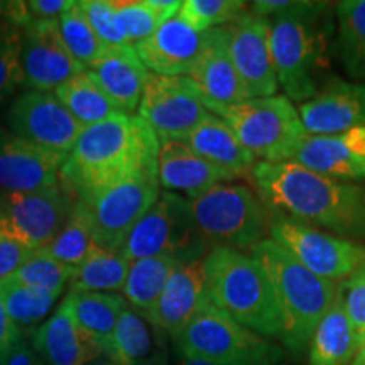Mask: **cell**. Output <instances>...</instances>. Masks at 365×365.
I'll list each match as a JSON object with an SVG mask.
<instances>
[{"instance_id":"obj_1","label":"cell","mask_w":365,"mask_h":365,"mask_svg":"<svg viewBox=\"0 0 365 365\" xmlns=\"http://www.w3.org/2000/svg\"><path fill=\"white\" fill-rule=\"evenodd\" d=\"M158 135L143 118L118 113L81 130L59 171V182L88 203L118 182L158 173Z\"/></svg>"},{"instance_id":"obj_2","label":"cell","mask_w":365,"mask_h":365,"mask_svg":"<svg viewBox=\"0 0 365 365\" xmlns=\"http://www.w3.org/2000/svg\"><path fill=\"white\" fill-rule=\"evenodd\" d=\"M254 185L262 198L303 223L340 237L365 239V190L344 180L309 171L296 163H255Z\"/></svg>"},{"instance_id":"obj_3","label":"cell","mask_w":365,"mask_h":365,"mask_svg":"<svg viewBox=\"0 0 365 365\" xmlns=\"http://www.w3.org/2000/svg\"><path fill=\"white\" fill-rule=\"evenodd\" d=\"M208 298L264 339H284V319L267 272L252 255L213 247L205 257Z\"/></svg>"},{"instance_id":"obj_4","label":"cell","mask_w":365,"mask_h":365,"mask_svg":"<svg viewBox=\"0 0 365 365\" xmlns=\"http://www.w3.org/2000/svg\"><path fill=\"white\" fill-rule=\"evenodd\" d=\"M250 255L264 267L284 319V344L293 354H303L314 330L336 298L335 282L323 279L271 239L250 247Z\"/></svg>"},{"instance_id":"obj_5","label":"cell","mask_w":365,"mask_h":365,"mask_svg":"<svg viewBox=\"0 0 365 365\" xmlns=\"http://www.w3.org/2000/svg\"><path fill=\"white\" fill-rule=\"evenodd\" d=\"M327 4L291 2L271 21V53L287 98L308 102L318 93L317 70L325 53Z\"/></svg>"},{"instance_id":"obj_6","label":"cell","mask_w":365,"mask_h":365,"mask_svg":"<svg viewBox=\"0 0 365 365\" xmlns=\"http://www.w3.org/2000/svg\"><path fill=\"white\" fill-rule=\"evenodd\" d=\"M180 357L220 365H276L281 350L235 322L212 301L190 319L175 339Z\"/></svg>"},{"instance_id":"obj_7","label":"cell","mask_w":365,"mask_h":365,"mask_svg":"<svg viewBox=\"0 0 365 365\" xmlns=\"http://www.w3.org/2000/svg\"><path fill=\"white\" fill-rule=\"evenodd\" d=\"M220 117L261 163L291 161L308 135L298 108L284 95L249 98L227 108Z\"/></svg>"},{"instance_id":"obj_8","label":"cell","mask_w":365,"mask_h":365,"mask_svg":"<svg viewBox=\"0 0 365 365\" xmlns=\"http://www.w3.org/2000/svg\"><path fill=\"white\" fill-rule=\"evenodd\" d=\"M190 207L196 228L212 249H250L264 240L267 213L247 186L220 182L190 200Z\"/></svg>"},{"instance_id":"obj_9","label":"cell","mask_w":365,"mask_h":365,"mask_svg":"<svg viewBox=\"0 0 365 365\" xmlns=\"http://www.w3.org/2000/svg\"><path fill=\"white\" fill-rule=\"evenodd\" d=\"M212 250L195 225L190 200L163 191L127 237L122 254L130 262L170 255L181 264L200 261Z\"/></svg>"},{"instance_id":"obj_10","label":"cell","mask_w":365,"mask_h":365,"mask_svg":"<svg viewBox=\"0 0 365 365\" xmlns=\"http://www.w3.org/2000/svg\"><path fill=\"white\" fill-rule=\"evenodd\" d=\"M76 202L61 182L36 191H2L0 234L31 250L43 249L65 225Z\"/></svg>"},{"instance_id":"obj_11","label":"cell","mask_w":365,"mask_h":365,"mask_svg":"<svg viewBox=\"0 0 365 365\" xmlns=\"http://www.w3.org/2000/svg\"><path fill=\"white\" fill-rule=\"evenodd\" d=\"M271 240L289 252L308 271L331 282L350 277L365 264V247L328 235L308 223L279 217L271 223Z\"/></svg>"},{"instance_id":"obj_12","label":"cell","mask_w":365,"mask_h":365,"mask_svg":"<svg viewBox=\"0 0 365 365\" xmlns=\"http://www.w3.org/2000/svg\"><path fill=\"white\" fill-rule=\"evenodd\" d=\"M159 195L161 185L158 173H145L118 182L90 200L86 205L91 212L97 247L122 250L127 237L156 203Z\"/></svg>"},{"instance_id":"obj_13","label":"cell","mask_w":365,"mask_h":365,"mask_svg":"<svg viewBox=\"0 0 365 365\" xmlns=\"http://www.w3.org/2000/svg\"><path fill=\"white\" fill-rule=\"evenodd\" d=\"M139 117L158 139L185 140L210 115L190 76L150 73L140 98Z\"/></svg>"},{"instance_id":"obj_14","label":"cell","mask_w":365,"mask_h":365,"mask_svg":"<svg viewBox=\"0 0 365 365\" xmlns=\"http://www.w3.org/2000/svg\"><path fill=\"white\" fill-rule=\"evenodd\" d=\"M6 120L9 130L19 139L61 154L71 153L85 129L56 95L48 91L29 90L14 98Z\"/></svg>"},{"instance_id":"obj_15","label":"cell","mask_w":365,"mask_h":365,"mask_svg":"<svg viewBox=\"0 0 365 365\" xmlns=\"http://www.w3.org/2000/svg\"><path fill=\"white\" fill-rule=\"evenodd\" d=\"M228 51L249 98L276 95L279 88L271 53V21L255 12H244L225 26Z\"/></svg>"},{"instance_id":"obj_16","label":"cell","mask_w":365,"mask_h":365,"mask_svg":"<svg viewBox=\"0 0 365 365\" xmlns=\"http://www.w3.org/2000/svg\"><path fill=\"white\" fill-rule=\"evenodd\" d=\"M21 70L24 85L34 91L53 93L85 68L71 56L53 21H31L22 26Z\"/></svg>"},{"instance_id":"obj_17","label":"cell","mask_w":365,"mask_h":365,"mask_svg":"<svg viewBox=\"0 0 365 365\" xmlns=\"http://www.w3.org/2000/svg\"><path fill=\"white\" fill-rule=\"evenodd\" d=\"M200 97L210 113L220 117L227 108L249 100L247 91L228 51V34L225 26L208 31L207 46L190 73Z\"/></svg>"},{"instance_id":"obj_18","label":"cell","mask_w":365,"mask_h":365,"mask_svg":"<svg viewBox=\"0 0 365 365\" xmlns=\"http://www.w3.org/2000/svg\"><path fill=\"white\" fill-rule=\"evenodd\" d=\"M68 154L39 148L0 127V193L36 191L59 185Z\"/></svg>"},{"instance_id":"obj_19","label":"cell","mask_w":365,"mask_h":365,"mask_svg":"<svg viewBox=\"0 0 365 365\" xmlns=\"http://www.w3.org/2000/svg\"><path fill=\"white\" fill-rule=\"evenodd\" d=\"M299 118L309 135H339L365 125V83L331 80L301 103Z\"/></svg>"},{"instance_id":"obj_20","label":"cell","mask_w":365,"mask_h":365,"mask_svg":"<svg viewBox=\"0 0 365 365\" xmlns=\"http://www.w3.org/2000/svg\"><path fill=\"white\" fill-rule=\"evenodd\" d=\"M207 33L191 29L185 21L171 17L143 43L134 46L149 73L164 76H190L207 46Z\"/></svg>"},{"instance_id":"obj_21","label":"cell","mask_w":365,"mask_h":365,"mask_svg":"<svg viewBox=\"0 0 365 365\" xmlns=\"http://www.w3.org/2000/svg\"><path fill=\"white\" fill-rule=\"evenodd\" d=\"M210 301L205 257L180 264L148 317L149 323L173 339L182 331L190 319Z\"/></svg>"},{"instance_id":"obj_22","label":"cell","mask_w":365,"mask_h":365,"mask_svg":"<svg viewBox=\"0 0 365 365\" xmlns=\"http://www.w3.org/2000/svg\"><path fill=\"white\" fill-rule=\"evenodd\" d=\"M85 71L97 81L118 110L129 115L139 108L150 75L134 46L129 44L107 48Z\"/></svg>"},{"instance_id":"obj_23","label":"cell","mask_w":365,"mask_h":365,"mask_svg":"<svg viewBox=\"0 0 365 365\" xmlns=\"http://www.w3.org/2000/svg\"><path fill=\"white\" fill-rule=\"evenodd\" d=\"M158 180L164 191L186 200L198 198L215 185L228 181L223 173L180 139H159Z\"/></svg>"},{"instance_id":"obj_24","label":"cell","mask_w":365,"mask_h":365,"mask_svg":"<svg viewBox=\"0 0 365 365\" xmlns=\"http://www.w3.org/2000/svg\"><path fill=\"white\" fill-rule=\"evenodd\" d=\"M185 143L205 161L217 168L228 181L249 176L255 166V159L242 145L239 137L222 117L210 115L186 137Z\"/></svg>"},{"instance_id":"obj_25","label":"cell","mask_w":365,"mask_h":365,"mask_svg":"<svg viewBox=\"0 0 365 365\" xmlns=\"http://www.w3.org/2000/svg\"><path fill=\"white\" fill-rule=\"evenodd\" d=\"M33 350L46 365H85L102 355L98 345L86 339L75 325L71 314L61 304L51 318L31 333Z\"/></svg>"},{"instance_id":"obj_26","label":"cell","mask_w":365,"mask_h":365,"mask_svg":"<svg viewBox=\"0 0 365 365\" xmlns=\"http://www.w3.org/2000/svg\"><path fill=\"white\" fill-rule=\"evenodd\" d=\"M291 163L335 180H364L365 159L355 153L345 132L339 135H307Z\"/></svg>"},{"instance_id":"obj_27","label":"cell","mask_w":365,"mask_h":365,"mask_svg":"<svg viewBox=\"0 0 365 365\" xmlns=\"http://www.w3.org/2000/svg\"><path fill=\"white\" fill-rule=\"evenodd\" d=\"M63 304L80 331L98 345L102 354L110 344L118 318L129 307L122 294L90 291H70Z\"/></svg>"},{"instance_id":"obj_28","label":"cell","mask_w":365,"mask_h":365,"mask_svg":"<svg viewBox=\"0 0 365 365\" xmlns=\"http://www.w3.org/2000/svg\"><path fill=\"white\" fill-rule=\"evenodd\" d=\"M360 345L350 322L344 299L336 298L314 330L309 350V365H350Z\"/></svg>"},{"instance_id":"obj_29","label":"cell","mask_w":365,"mask_h":365,"mask_svg":"<svg viewBox=\"0 0 365 365\" xmlns=\"http://www.w3.org/2000/svg\"><path fill=\"white\" fill-rule=\"evenodd\" d=\"M163 345V331L150 325L143 314L127 307L118 318L110 344L103 354L120 365H139Z\"/></svg>"},{"instance_id":"obj_30","label":"cell","mask_w":365,"mask_h":365,"mask_svg":"<svg viewBox=\"0 0 365 365\" xmlns=\"http://www.w3.org/2000/svg\"><path fill=\"white\" fill-rule=\"evenodd\" d=\"M180 264L178 259L170 255H158L130 262L125 286L122 289L127 304L148 318L156 307L171 274Z\"/></svg>"},{"instance_id":"obj_31","label":"cell","mask_w":365,"mask_h":365,"mask_svg":"<svg viewBox=\"0 0 365 365\" xmlns=\"http://www.w3.org/2000/svg\"><path fill=\"white\" fill-rule=\"evenodd\" d=\"M130 261L122 250H105L95 247L88 257L73 269L71 291L90 293H117L125 286Z\"/></svg>"},{"instance_id":"obj_32","label":"cell","mask_w":365,"mask_h":365,"mask_svg":"<svg viewBox=\"0 0 365 365\" xmlns=\"http://www.w3.org/2000/svg\"><path fill=\"white\" fill-rule=\"evenodd\" d=\"M54 95L83 127L95 125L118 113H124L118 110L115 103L103 93L97 81L85 70L65 81L54 91Z\"/></svg>"},{"instance_id":"obj_33","label":"cell","mask_w":365,"mask_h":365,"mask_svg":"<svg viewBox=\"0 0 365 365\" xmlns=\"http://www.w3.org/2000/svg\"><path fill=\"white\" fill-rule=\"evenodd\" d=\"M95 247L97 244L93 237L91 212L88 205L78 200L68 215L65 225L59 228L58 234L46 247L39 250L51 255L65 266L76 269Z\"/></svg>"},{"instance_id":"obj_34","label":"cell","mask_w":365,"mask_h":365,"mask_svg":"<svg viewBox=\"0 0 365 365\" xmlns=\"http://www.w3.org/2000/svg\"><path fill=\"white\" fill-rule=\"evenodd\" d=\"M117 21L127 43L137 46L175 17L180 0H113Z\"/></svg>"},{"instance_id":"obj_35","label":"cell","mask_w":365,"mask_h":365,"mask_svg":"<svg viewBox=\"0 0 365 365\" xmlns=\"http://www.w3.org/2000/svg\"><path fill=\"white\" fill-rule=\"evenodd\" d=\"M339 54L345 71L357 80L365 78V0L336 4Z\"/></svg>"},{"instance_id":"obj_36","label":"cell","mask_w":365,"mask_h":365,"mask_svg":"<svg viewBox=\"0 0 365 365\" xmlns=\"http://www.w3.org/2000/svg\"><path fill=\"white\" fill-rule=\"evenodd\" d=\"M0 298H2L9 318L12 319L14 325L22 330L48 317L59 296L21 284L11 276L0 281Z\"/></svg>"},{"instance_id":"obj_37","label":"cell","mask_w":365,"mask_h":365,"mask_svg":"<svg viewBox=\"0 0 365 365\" xmlns=\"http://www.w3.org/2000/svg\"><path fill=\"white\" fill-rule=\"evenodd\" d=\"M56 24L68 51L83 68L91 65L107 49L85 17L78 0H75L71 7L59 16Z\"/></svg>"},{"instance_id":"obj_38","label":"cell","mask_w":365,"mask_h":365,"mask_svg":"<svg viewBox=\"0 0 365 365\" xmlns=\"http://www.w3.org/2000/svg\"><path fill=\"white\" fill-rule=\"evenodd\" d=\"M73 276V269L61 264L43 250H34L31 257L12 274L14 279L34 289L61 296Z\"/></svg>"},{"instance_id":"obj_39","label":"cell","mask_w":365,"mask_h":365,"mask_svg":"<svg viewBox=\"0 0 365 365\" xmlns=\"http://www.w3.org/2000/svg\"><path fill=\"white\" fill-rule=\"evenodd\" d=\"M245 7L247 4L242 0H185L181 2L178 17L191 29L207 33L234 22L245 12Z\"/></svg>"},{"instance_id":"obj_40","label":"cell","mask_w":365,"mask_h":365,"mask_svg":"<svg viewBox=\"0 0 365 365\" xmlns=\"http://www.w3.org/2000/svg\"><path fill=\"white\" fill-rule=\"evenodd\" d=\"M24 85L21 70L19 27L0 19V103L11 98Z\"/></svg>"},{"instance_id":"obj_41","label":"cell","mask_w":365,"mask_h":365,"mask_svg":"<svg viewBox=\"0 0 365 365\" xmlns=\"http://www.w3.org/2000/svg\"><path fill=\"white\" fill-rule=\"evenodd\" d=\"M80 7L90 26L107 48L129 44L118 26L113 0H80Z\"/></svg>"},{"instance_id":"obj_42","label":"cell","mask_w":365,"mask_h":365,"mask_svg":"<svg viewBox=\"0 0 365 365\" xmlns=\"http://www.w3.org/2000/svg\"><path fill=\"white\" fill-rule=\"evenodd\" d=\"M339 293L344 299L346 314L352 322L359 345L362 349L365 345V264L345 281Z\"/></svg>"},{"instance_id":"obj_43","label":"cell","mask_w":365,"mask_h":365,"mask_svg":"<svg viewBox=\"0 0 365 365\" xmlns=\"http://www.w3.org/2000/svg\"><path fill=\"white\" fill-rule=\"evenodd\" d=\"M33 252L34 250L24 247L19 242L0 234V281L16 274Z\"/></svg>"},{"instance_id":"obj_44","label":"cell","mask_w":365,"mask_h":365,"mask_svg":"<svg viewBox=\"0 0 365 365\" xmlns=\"http://www.w3.org/2000/svg\"><path fill=\"white\" fill-rule=\"evenodd\" d=\"M75 0H31L27 2L33 21H53L56 22L61 14H65L73 6Z\"/></svg>"},{"instance_id":"obj_45","label":"cell","mask_w":365,"mask_h":365,"mask_svg":"<svg viewBox=\"0 0 365 365\" xmlns=\"http://www.w3.org/2000/svg\"><path fill=\"white\" fill-rule=\"evenodd\" d=\"M22 339L21 330L12 323V319L9 318L4 307L2 298H0V364L6 359V355L11 352L12 346Z\"/></svg>"},{"instance_id":"obj_46","label":"cell","mask_w":365,"mask_h":365,"mask_svg":"<svg viewBox=\"0 0 365 365\" xmlns=\"http://www.w3.org/2000/svg\"><path fill=\"white\" fill-rule=\"evenodd\" d=\"M0 365H41V362L34 350L21 339L12 346V350L6 355Z\"/></svg>"},{"instance_id":"obj_47","label":"cell","mask_w":365,"mask_h":365,"mask_svg":"<svg viewBox=\"0 0 365 365\" xmlns=\"http://www.w3.org/2000/svg\"><path fill=\"white\" fill-rule=\"evenodd\" d=\"M139 365H170V357H168V350L166 346H161L156 354L150 355L148 360L140 362Z\"/></svg>"},{"instance_id":"obj_48","label":"cell","mask_w":365,"mask_h":365,"mask_svg":"<svg viewBox=\"0 0 365 365\" xmlns=\"http://www.w3.org/2000/svg\"><path fill=\"white\" fill-rule=\"evenodd\" d=\"M85 365H120V364L115 362V360L108 357V355L102 354V355H97V357H95V359L88 360V362H86Z\"/></svg>"},{"instance_id":"obj_49","label":"cell","mask_w":365,"mask_h":365,"mask_svg":"<svg viewBox=\"0 0 365 365\" xmlns=\"http://www.w3.org/2000/svg\"><path fill=\"white\" fill-rule=\"evenodd\" d=\"M178 365H220L215 362H208V360L203 359H190V357H180V362Z\"/></svg>"},{"instance_id":"obj_50","label":"cell","mask_w":365,"mask_h":365,"mask_svg":"<svg viewBox=\"0 0 365 365\" xmlns=\"http://www.w3.org/2000/svg\"><path fill=\"white\" fill-rule=\"evenodd\" d=\"M350 365H365V345L359 350V354L355 355V359L352 360V364Z\"/></svg>"}]
</instances>
